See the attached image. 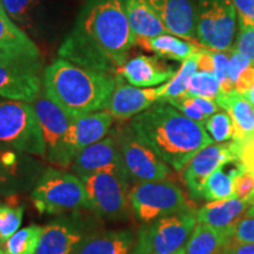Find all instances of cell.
I'll return each instance as SVG.
<instances>
[{"label":"cell","mask_w":254,"mask_h":254,"mask_svg":"<svg viewBox=\"0 0 254 254\" xmlns=\"http://www.w3.org/2000/svg\"><path fill=\"white\" fill-rule=\"evenodd\" d=\"M136 44L123 0H90L59 57L85 67L113 72L126 63Z\"/></svg>","instance_id":"cell-1"},{"label":"cell","mask_w":254,"mask_h":254,"mask_svg":"<svg viewBox=\"0 0 254 254\" xmlns=\"http://www.w3.org/2000/svg\"><path fill=\"white\" fill-rule=\"evenodd\" d=\"M131 127L134 132L176 171H182L213 139L204 124L196 123L165 101L135 116Z\"/></svg>","instance_id":"cell-2"},{"label":"cell","mask_w":254,"mask_h":254,"mask_svg":"<svg viewBox=\"0 0 254 254\" xmlns=\"http://www.w3.org/2000/svg\"><path fill=\"white\" fill-rule=\"evenodd\" d=\"M44 92L73 119L107 109L117 78L59 58L44 71Z\"/></svg>","instance_id":"cell-3"},{"label":"cell","mask_w":254,"mask_h":254,"mask_svg":"<svg viewBox=\"0 0 254 254\" xmlns=\"http://www.w3.org/2000/svg\"><path fill=\"white\" fill-rule=\"evenodd\" d=\"M0 145L21 153L46 157V144L32 105L0 100Z\"/></svg>","instance_id":"cell-4"},{"label":"cell","mask_w":254,"mask_h":254,"mask_svg":"<svg viewBox=\"0 0 254 254\" xmlns=\"http://www.w3.org/2000/svg\"><path fill=\"white\" fill-rule=\"evenodd\" d=\"M31 200L41 214H60L90 208L80 178L55 168L44 171L32 190Z\"/></svg>","instance_id":"cell-5"},{"label":"cell","mask_w":254,"mask_h":254,"mask_svg":"<svg viewBox=\"0 0 254 254\" xmlns=\"http://www.w3.org/2000/svg\"><path fill=\"white\" fill-rule=\"evenodd\" d=\"M196 222V213L190 211L148 222L139 230L131 254H174L185 245Z\"/></svg>","instance_id":"cell-6"},{"label":"cell","mask_w":254,"mask_h":254,"mask_svg":"<svg viewBox=\"0 0 254 254\" xmlns=\"http://www.w3.org/2000/svg\"><path fill=\"white\" fill-rule=\"evenodd\" d=\"M85 185L90 209L109 220L128 215V174L126 171H104L80 178Z\"/></svg>","instance_id":"cell-7"},{"label":"cell","mask_w":254,"mask_h":254,"mask_svg":"<svg viewBox=\"0 0 254 254\" xmlns=\"http://www.w3.org/2000/svg\"><path fill=\"white\" fill-rule=\"evenodd\" d=\"M129 205L135 218L144 224L190 211L182 189L167 180L138 183L129 190Z\"/></svg>","instance_id":"cell-8"},{"label":"cell","mask_w":254,"mask_h":254,"mask_svg":"<svg viewBox=\"0 0 254 254\" xmlns=\"http://www.w3.org/2000/svg\"><path fill=\"white\" fill-rule=\"evenodd\" d=\"M237 9L233 0H198L195 32L205 49L227 52L233 47Z\"/></svg>","instance_id":"cell-9"},{"label":"cell","mask_w":254,"mask_h":254,"mask_svg":"<svg viewBox=\"0 0 254 254\" xmlns=\"http://www.w3.org/2000/svg\"><path fill=\"white\" fill-rule=\"evenodd\" d=\"M129 179L138 183L160 182L170 174L168 165L134 132L131 125L112 131Z\"/></svg>","instance_id":"cell-10"},{"label":"cell","mask_w":254,"mask_h":254,"mask_svg":"<svg viewBox=\"0 0 254 254\" xmlns=\"http://www.w3.org/2000/svg\"><path fill=\"white\" fill-rule=\"evenodd\" d=\"M44 140L46 144V158L58 167H68L75 158L69 145V127L73 122L65 111L41 92L34 105Z\"/></svg>","instance_id":"cell-11"},{"label":"cell","mask_w":254,"mask_h":254,"mask_svg":"<svg viewBox=\"0 0 254 254\" xmlns=\"http://www.w3.org/2000/svg\"><path fill=\"white\" fill-rule=\"evenodd\" d=\"M239 146L233 140L211 144L202 148L184 168V183L193 199H202V190L211 174L225 165L239 161Z\"/></svg>","instance_id":"cell-12"},{"label":"cell","mask_w":254,"mask_h":254,"mask_svg":"<svg viewBox=\"0 0 254 254\" xmlns=\"http://www.w3.org/2000/svg\"><path fill=\"white\" fill-rule=\"evenodd\" d=\"M44 168L19 151L0 147V195H15L33 190Z\"/></svg>","instance_id":"cell-13"},{"label":"cell","mask_w":254,"mask_h":254,"mask_svg":"<svg viewBox=\"0 0 254 254\" xmlns=\"http://www.w3.org/2000/svg\"><path fill=\"white\" fill-rule=\"evenodd\" d=\"M40 51L0 4V63L40 66Z\"/></svg>","instance_id":"cell-14"},{"label":"cell","mask_w":254,"mask_h":254,"mask_svg":"<svg viewBox=\"0 0 254 254\" xmlns=\"http://www.w3.org/2000/svg\"><path fill=\"white\" fill-rule=\"evenodd\" d=\"M40 93L39 66L0 63V97L33 103Z\"/></svg>","instance_id":"cell-15"},{"label":"cell","mask_w":254,"mask_h":254,"mask_svg":"<svg viewBox=\"0 0 254 254\" xmlns=\"http://www.w3.org/2000/svg\"><path fill=\"white\" fill-rule=\"evenodd\" d=\"M72 171L82 178L104 171H126V168L119 146L111 135L79 152L72 163Z\"/></svg>","instance_id":"cell-16"},{"label":"cell","mask_w":254,"mask_h":254,"mask_svg":"<svg viewBox=\"0 0 254 254\" xmlns=\"http://www.w3.org/2000/svg\"><path fill=\"white\" fill-rule=\"evenodd\" d=\"M160 98V86L154 88H140L132 85L124 84L120 78H117L116 87L111 97L106 111L114 119L127 120L153 106Z\"/></svg>","instance_id":"cell-17"},{"label":"cell","mask_w":254,"mask_h":254,"mask_svg":"<svg viewBox=\"0 0 254 254\" xmlns=\"http://www.w3.org/2000/svg\"><path fill=\"white\" fill-rule=\"evenodd\" d=\"M85 238L80 222L72 218H57L44 227L36 254H73Z\"/></svg>","instance_id":"cell-18"},{"label":"cell","mask_w":254,"mask_h":254,"mask_svg":"<svg viewBox=\"0 0 254 254\" xmlns=\"http://www.w3.org/2000/svg\"><path fill=\"white\" fill-rule=\"evenodd\" d=\"M147 1L171 34L186 40L196 38V11L192 0H147Z\"/></svg>","instance_id":"cell-19"},{"label":"cell","mask_w":254,"mask_h":254,"mask_svg":"<svg viewBox=\"0 0 254 254\" xmlns=\"http://www.w3.org/2000/svg\"><path fill=\"white\" fill-rule=\"evenodd\" d=\"M119 71L129 85L140 88H150L170 81L177 73L159 57L142 55L126 62Z\"/></svg>","instance_id":"cell-20"},{"label":"cell","mask_w":254,"mask_h":254,"mask_svg":"<svg viewBox=\"0 0 254 254\" xmlns=\"http://www.w3.org/2000/svg\"><path fill=\"white\" fill-rule=\"evenodd\" d=\"M113 116L107 111L85 114L73 119L69 127V145L77 155L79 152L103 140L110 132Z\"/></svg>","instance_id":"cell-21"},{"label":"cell","mask_w":254,"mask_h":254,"mask_svg":"<svg viewBox=\"0 0 254 254\" xmlns=\"http://www.w3.org/2000/svg\"><path fill=\"white\" fill-rule=\"evenodd\" d=\"M215 103L231 117L233 125L232 140L241 145L254 135V106L243 94L238 93L236 90L220 93Z\"/></svg>","instance_id":"cell-22"},{"label":"cell","mask_w":254,"mask_h":254,"mask_svg":"<svg viewBox=\"0 0 254 254\" xmlns=\"http://www.w3.org/2000/svg\"><path fill=\"white\" fill-rule=\"evenodd\" d=\"M251 207L247 199L230 198L219 201H209L196 212V221L217 230H234Z\"/></svg>","instance_id":"cell-23"},{"label":"cell","mask_w":254,"mask_h":254,"mask_svg":"<svg viewBox=\"0 0 254 254\" xmlns=\"http://www.w3.org/2000/svg\"><path fill=\"white\" fill-rule=\"evenodd\" d=\"M134 245L132 231H106L85 238L73 254H131Z\"/></svg>","instance_id":"cell-24"},{"label":"cell","mask_w":254,"mask_h":254,"mask_svg":"<svg viewBox=\"0 0 254 254\" xmlns=\"http://www.w3.org/2000/svg\"><path fill=\"white\" fill-rule=\"evenodd\" d=\"M123 2L136 40L171 34L147 0H123Z\"/></svg>","instance_id":"cell-25"},{"label":"cell","mask_w":254,"mask_h":254,"mask_svg":"<svg viewBox=\"0 0 254 254\" xmlns=\"http://www.w3.org/2000/svg\"><path fill=\"white\" fill-rule=\"evenodd\" d=\"M233 236V230H217L199 224L187 240L185 254H220L222 246Z\"/></svg>","instance_id":"cell-26"},{"label":"cell","mask_w":254,"mask_h":254,"mask_svg":"<svg viewBox=\"0 0 254 254\" xmlns=\"http://www.w3.org/2000/svg\"><path fill=\"white\" fill-rule=\"evenodd\" d=\"M136 44L154 52L159 58L182 63L192 57L199 50V47H196L193 43L179 39L173 34H163L150 39H138Z\"/></svg>","instance_id":"cell-27"},{"label":"cell","mask_w":254,"mask_h":254,"mask_svg":"<svg viewBox=\"0 0 254 254\" xmlns=\"http://www.w3.org/2000/svg\"><path fill=\"white\" fill-rule=\"evenodd\" d=\"M225 166L218 168L208 178L204 186V190H202V199L208 200V201H219V200L233 198L234 178H236L243 166H241L240 163H238L236 167L230 170V172H225Z\"/></svg>","instance_id":"cell-28"},{"label":"cell","mask_w":254,"mask_h":254,"mask_svg":"<svg viewBox=\"0 0 254 254\" xmlns=\"http://www.w3.org/2000/svg\"><path fill=\"white\" fill-rule=\"evenodd\" d=\"M196 52L183 63L182 67L179 68V71H177L176 75L170 81H167L164 85H160V98H159V101H166L186 93L190 78L198 71Z\"/></svg>","instance_id":"cell-29"},{"label":"cell","mask_w":254,"mask_h":254,"mask_svg":"<svg viewBox=\"0 0 254 254\" xmlns=\"http://www.w3.org/2000/svg\"><path fill=\"white\" fill-rule=\"evenodd\" d=\"M43 231L44 227L38 225H31L19 230L8 240L2 243L0 249L5 254H36Z\"/></svg>","instance_id":"cell-30"},{"label":"cell","mask_w":254,"mask_h":254,"mask_svg":"<svg viewBox=\"0 0 254 254\" xmlns=\"http://www.w3.org/2000/svg\"><path fill=\"white\" fill-rule=\"evenodd\" d=\"M186 95L215 100L220 94V82L214 73L196 71L190 78Z\"/></svg>","instance_id":"cell-31"},{"label":"cell","mask_w":254,"mask_h":254,"mask_svg":"<svg viewBox=\"0 0 254 254\" xmlns=\"http://www.w3.org/2000/svg\"><path fill=\"white\" fill-rule=\"evenodd\" d=\"M23 215L24 206L0 204V246L19 231Z\"/></svg>","instance_id":"cell-32"},{"label":"cell","mask_w":254,"mask_h":254,"mask_svg":"<svg viewBox=\"0 0 254 254\" xmlns=\"http://www.w3.org/2000/svg\"><path fill=\"white\" fill-rule=\"evenodd\" d=\"M38 0H1L5 12L17 25L31 28Z\"/></svg>","instance_id":"cell-33"},{"label":"cell","mask_w":254,"mask_h":254,"mask_svg":"<svg viewBox=\"0 0 254 254\" xmlns=\"http://www.w3.org/2000/svg\"><path fill=\"white\" fill-rule=\"evenodd\" d=\"M205 128L215 142H225L233 138V125L226 111L214 113L205 122Z\"/></svg>","instance_id":"cell-34"},{"label":"cell","mask_w":254,"mask_h":254,"mask_svg":"<svg viewBox=\"0 0 254 254\" xmlns=\"http://www.w3.org/2000/svg\"><path fill=\"white\" fill-rule=\"evenodd\" d=\"M165 103L172 105L174 109L180 111L184 116H186L187 118L194 120L196 123L205 124L206 120L208 119V117H206L205 114L200 111L193 97H189V95L184 94V95H180V97L168 99L165 101Z\"/></svg>","instance_id":"cell-35"},{"label":"cell","mask_w":254,"mask_h":254,"mask_svg":"<svg viewBox=\"0 0 254 254\" xmlns=\"http://www.w3.org/2000/svg\"><path fill=\"white\" fill-rule=\"evenodd\" d=\"M232 49L246 56L251 62L254 63V26L239 25V33Z\"/></svg>","instance_id":"cell-36"},{"label":"cell","mask_w":254,"mask_h":254,"mask_svg":"<svg viewBox=\"0 0 254 254\" xmlns=\"http://www.w3.org/2000/svg\"><path fill=\"white\" fill-rule=\"evenodd\" d=\"M254 193V174L247 172L244 167L234 178V198L247 199Z\"/></svg>","instance_id":"cell-37"},{"label":"cell","mask_w":254,"mask_h":254,"mask_svg":"<svg viewBox=\"0 0 254 254\" xmlns=\"http://www.w3.org/2000/svg\"><path fill=\"white\" fill-rule=\"evenodd\" d=\"M232 238L239 243L254 244V215H245L234 226Z\"/></svg>","instance_id":"cell-38"},{"label":"cell","mask_w":254,"mask_h":254,"mask_svg":"<svg viewBox=\"0 0 254 254\" xmlns=\"http://www.w3.org/2000/svg\"><path fill=\"white\" fill-rule=\"evenodd\" d=\"M230 63H228V77H230L231 81L233 84H236L238 77L240 75V73L244 71L246 67L252 64V62L247 58L246 56L241 55L236 50H230Z\"/></svg>","instance_id":"cell-39"},{"label":"cell","mask_w":254,"mask_h":254,"mask_svg":"<svg viewBox=\"0 0 254 254\" xmlns=\"http://www.w3.org/2000/svg\"><path fill=\"white\" fill-rule=\"evenodd\" d=\"M238 146H239L238 159L241 166L247 172L254 174V135Z\"/></svg>","instance_id":"cell-40"},{"label":"cell","mask_w":254,"mask_h":254,"mask_svg":"<svg viewBox=\"0 0 254 254\" xmlns=\"http://www.w3.org/2000/svg\"><path fill=\"white\" fill-rule=\"evenodd\" d=\"M241 26H254V0H233Z\"/></svg>","instance_id":"cell-41"},{"label":"cell","mask_w":254,"mask_h":254,"mask_svg":"<svg viewBox=\"0 0 254 254\" xmlns=\"http://www.w3.org/2000/svg\"><path fill=\"white\" fill-rule=\"evenodd\" d=\"M254 84V63L251 64L249 67H246L243 72L240 73V75L238 77L236 84H234V90L238 93L245 94Z\"/></svg>","instance_id":"cell-42"},{"label":"cell","mask_w":254,"mask_h":254,"mask_svg":"<svg viewBox=\"0 0 254 254\" xmlns=\"http://www.w3.org/2000/svg\"><path fill=\"white\" fill-rule=\"evenodd\" d=\"M220 254H254V244L239 243V241L231 238L222 246Z\"/></svg>","instance_id":"cell-43"},{"label":"cell","mask_w":254,"mask_h":254,"mask_svg":"<svg viewBox=\"0 0 254 254\" xmlns=\"http://www.w3.org/2000/svg\"><path fill=\"white\" fill-rule=\"evenodd\" d=\"M196 58H198V71L214 73V62L211 50L201 47L196 52Z\"/></svg>","instance_id":"cell-44"},{"label":"cell","mask_w":254,"mask_h":254,"mask_svg":"<svg viewBox=\"0 0 254 254\" xmlns=\"http://www.w3.org/2000/svg\"><path fill=\"white\" fill-rule=\"evenodd\" d=\"M244 97H245V98H246V99H247V100H249V101H250V103H251V104H252V105H253V106H254V84H253V86H252V87H251V88H250V90H249V91H247L245 94H244Z\"/></svg>","instance_id":"cell-45"},{"label":"cell","mask_w":254,"mask_h":254,"mask_svg":"<svg viewBox=\"0 0 254 254\" xmlns=\"http://www.w3.org/2000/svg\"><path fill=\"white\" fill-rule=\"evenodd\" d=\"M249 201L251 202V207L246 212L245 215H254V193L249 198Z\"/></svg>","instance_id":"cell-46"},{"label":"cell","mask_w":254,"mask_h":254,"mask_svg":"<svg viewBox=\"0 0 254 254\" xmlns=\"http://www.w3.org/2000/svg\"><path fill=\"white\" fill-rule=\"evenodd\" d=\"M174 254H185V247H183V249H180L178 252H176Z\"/></svg>","instance_id":"cell-47"},{"label":"cell","mask_w":254,"mask_h":254,"mask_svg":"<svg viewBox=\"0 0 254 254\" xmlns=\"http://www.w3.org/2000/svg\"><path fill=\"white\" fill-rule=\"evenodd\" d=\"M0 254H5V253H4V251H2L1 249H0Z\"/></svg>","instance_id":"cell-48"},{"label":"cell","mask_w":254,"mask_h":254,"mask_svg":"<svg viewBox=\"0 0 254 254\" xmlns=\"http://www.w3.org/2000/svg\"><path fill=\"white\" fill-rule=\"evenodd\" d=\"M0 1H1V0H0Z\"/></svg>","instance_id":"cell-49"}]
</instances>
